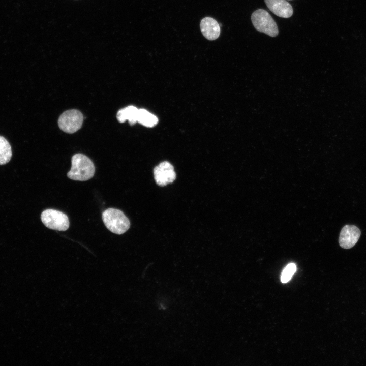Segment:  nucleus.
Here are the masks:
<instances>
[{
	"mask_svg": "<svg viewBox=\"0 0 366 366\" xmlns=\"http://www.w3.org/2000/svg\"><path fill=\"white\" fill-rule=\"evenodd\" d=\"M72 166L68 172V177L72 180L86 181L92 178L95 168L92 161L82 154L73 155L71 159Z\"/></svg>",
	"mask_w": 366,
	"mask_h": 366,
	"instance_id": "f257e3e1",
	"label": "nucleus"
},
{
	"mask_svg": "<svg viewBox=\"0 0 366 366\" xmlns=\"http://www.w3.org/2000/svg\"><path fill=\"white\" fill-rule=\"evenodd\" d=\"M138 109L134 106H128L120 109L116 115L117 120L120 123L128 120L131 125L137 122Z\"/></svg>",
	"mask_w": 366,
	"mask_h": 366,
	"instance_id": "9d476101",
	"label": "nucleus"
},
{
	"mask_svg": "<svg viewBox=\"0 0 366 366\" xmlns=\"http://www.w3.org/2000/svg\"><path fill=\"white\" fill-rule=\"evenodd\" d=\"M296 270V266L294 263H291L288 264L284 269L281 275V281L283 283L288 282Z\"/></svg>",
	"mask_w": 366,
	"mask_h": 366,
	"instance_id": "ddd939ff",
	"label": "nucleus"
},
{
	"mask_svg": "<svg viewBox=\"0 0 366 366\" xmlns=\"http://www.w3.org/2000/svg\"><path fill=\"white\" fill-rule=\"evenodd\" d=\"M102 220L109 230L119 235L126 232L130 226L129 219L123 211L115 208H110L103 211Z\"/></svg>",
	"mask_w": 366,
	"mask_h": 366,
	"instance_id": "f03ea898",
	"label": "nucleus"
},
{
	"mask_svg": "<svg viewBox=\"0 0 366 366\" xmlns=\"http://www.w3.org/2000/svg\"><path fill=\"white\" fill-rule=\"evenodd\" d=\"M264 2L268 8L279 17L288 18L293 15V8L286 0H264Z\"/></svg>",
	"mask_w": 366,
	"mask_h": 366,
	"instance_id": "6e6552de",
	"label": "nucleus"
},
{
	"mask_svg": "<svg viewBox=\"0 0 366 366\" xmlns=\"http://www.w3.org/2000/svg\"><path fill=\"white\" fill-rule=\"evenodd\" d=\"M137 122L147 127H152L157 125L158 119L145 109H138Z\"/></svg>",
	"mask_w": 366,
	"mask_h": 366,
	"instance_id": "9b49d317",
	"label": "nucleus"
},
{
	"mask_svg": "<svg viewBox=\"0 0 366 366\" xmlns=\"http://www.w3.org/2000/svg\"><path fill=\"white\" fill-rule=\"evenodd\" d=\"M41 219L44 225L51 229L63 231L69 227L68 216L58 210L46 209L42 212Z\"/></svg>",
	"mask_w": 366,
	"mask_h": 366,
	"instance_id": "20e7f679",
	"label": "nucleus"
},
{
	"mask_svg": "<svg viewBox=\"0 0 366 366\" xmlns=\"http://www.w3.org/2000/svg\"><path fill=\"white\" fill-rule=\"evenodd\" d=\"M251 21L255 28L261 33L272 37L279 34L277 23L266 10L262 9L255 11L251 15Z\"/></svg>",
	"mask_w": 366,
	"mask_h": 366,
	"instance_id": "7ed1b4c3",
	"label": "nucleus"
},
{
	"mask_svg": "<svg viewBox=\"0 0 366 366\" xmlns=\"http://www.w3.org/2000/svg\"><path fill=\"white\" fill-rule=\"evenodd\" d=\"M154 176L156 183L160 186L172 183L176 178L174 167L167 161L162 162L154 168Z\"/></svg>",
	"mask_w": 366,
	"mask_h": 366,
	"instance_id": "423d86ee",
	"label": "nucleus"
},
{
	"mask_svg": "<svg viewBox=\"0 0 366 366\" xmlns=\"http://www.w3.org/2000/svg\"><path fill=\"white\" fill-rule=\"evenodd\" d=\"M200 29L203 35L209 40L217 39L220 34V27L218 22L214 18L206 17L200 22Z\"/></svg>",
	"mask_w": 366,
	"mask_h": 366,
	"instance_id": "1a4fd4ad",
	"label": "nucleus"
},
{
	"mask_svg": "<svg viewBox=\"0 0 366 366\" xmlns=\"http://www.w3.org/2000/svg\"><path fill=\"white\" fill-rule=\"evenodd\" d=\"M12 153L11 147L4 137L0 136V165L8 163L11 157Z\"/></svg>",
	"mask_w": 366,
	"mask_h": 366,
	"instance_id": "f8f14e48",
	"label": "nucleus"
},
{
	"mask_svg": "<svg viewBox=\"0 0 366 366\" xmlns=\"http://www.w3.org/2000/svg\"><path fill=\"white\" fill-rule=\"evenodd\" d=\"M361 234L360 229L355 225H346L342 229L339 242L344 249L353 247L358 241Z\"/></svg>",
	"mask_w": 366,
	"mask_h": 366,
	"instance_id": "0eeeda50",
	"label": "nucleus"
},
{
	"mask_svg": "<svg viewBox=\"0 0 366 366\" xmlns=\"http://www.w3.org/2000/svg\"><path fill=\"white\" fill-rule=\"evenodd\" d=\"M83 121V116L80 111L71 109L60 115L58 120V125L62 131L71 134L81 128Z\"/></svg>",
	"mask_w": 366,
	"mask_h": 366,
	"instance_id": "39448f33",
	"label": "nucleus"
},
{
	"mask_svg": "<svg viewBox=\"0 0 366 366\" xmlns=\"http://www.w3.org/2000/svg\"><path fill=\"white\" fill-rule=\"evenodd\" d=\"M289 1H291V0H289Z\"/></svg>",
	"mask_w": 366,
	"mask_h": 366,
	"instance_id": "4468645a",
	"label": "nucleus"
}]
</instances>
